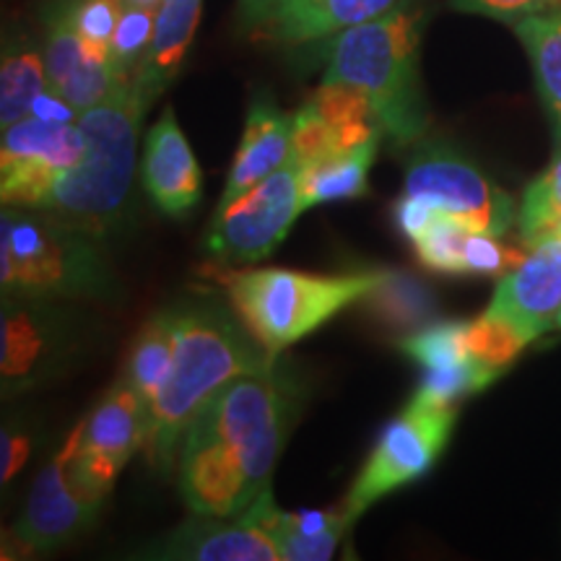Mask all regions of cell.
I'll use <instances>...</instances> for the list:
<instances>
[{"instance_id": "obj_3", "label": "cell", "mask_w": 561, "mask_h": 561, "mask_svg": "<svg viewBox=\"0 0 561 561\" xmlns=\"http://www.w3.org/2000/svg\"><path fill=\"white\" fill-rule=\"evenodd\" d=\"M149 104L133 83L79 115L83 157L62 172L34 210L104 234L121 224L133 198L136 182L138 128Z\"/></svg>"}, {"instance_id": "obj_16", "label": "cell", "mask_w": 561, "mask_h": 561, "mask_svg": "<svg viewBox=\"0 0 561 561\" xmlns=\"http://www.w3.org/2000/svg\"><path fill=\"white\" fill-rule=\"evenodd\" d=\"M140 180L164 216L185 219L201 203L203 174L174 112L167 107L146 136Z\"/></svg>"}, {"instance_id": "obj_21", "label": "cell", "mask_w": 561, "mask_h": 561, "mask_svg": "<svg viewBox=\"0 0 561 561\" xmlns=\"http://www.w3.org/2000/svg\"><path fill=\"white\" fill-rule=\"evenodd\" d=\"M403 5L405 0H307L278 13L261 32L284 45H305L388 16Z\"/></svg>"}, {"instance_id": "obj_9", "label": "cell", "mask_w": 561, "mask_h": 561, "mask_svg": "<svg viewBox=\"0 0 561 561\" xmlns=\"http://www.w3.org/2000/svg\"><path fill=\"white\" fill-rule=\"evenodd\" d=\"M403 195L430 203L473 231L504 237L515 224V203L486 174L447 146H424L411 159Z\"/></svg>"}, {"instance_id": "obj_31", "label": "cell", "mask_w": 561, "mask_h": 561, "mask_svg": "<svg viewBox=\"0 0 561 561\" xmlns=\"http://www.w3.org/2000/svg\"><path fill=\"white\" fill-rule=\"evenodd\" d=\"M471 231L473 229L450 219V216H439L413 242L421 265L434 273H445V276H462V255H466V242Z\"/></svg>"}, {"instance_id": "obj_25", "label": "cell", "mask_w": 561, "mask_h": 561, "mask_svg": "<svg viewBox=\"0 0 561 561\" xmlns=\"http://www.w3.org/2000/svg\"><path fill=\"white\" fill-rule=\"evenodd\" d=\"M47 87L45 55L32 45H5L0 68V125L11 128L32 115L34 104Z\"/></svg>"}, {"instance_id": "obj_33", "label": "cell", "mask_w": 561, "mask_h": 561, "mask_svg": "<svg viewBox=\"0 0 561 561\" xmlns=\"http://www.w3.org/2000/svg\"><path fill=\"white\" fill-rule=\"evenodd\" d=\"M76 32L94 47L110 50L112 34L125 11V0H58Z\"/></svg>"}, {"instance_id": "obj_24", "label": "cell", "mask_w": 561, "mask_h": 561, "mask_svg": "<svg viewBox=\"0 0 561 561\" xmlns=\"http://www.w3.org/2000/svg\"><path fill=\"white\" fill-rule=\"evenodd\" d=\"M174 356V307L161 310L140 328L133 341L128 362H125L123 382L136 392L146 409L153 403L157 392L170 375Z\"/></svg>"}, {"instance_id": "obj_32", "label": "cell", "mask_w": 561, "mask_h": 561, "mask_svg": "<svg viewBox=\"0 0 561 561\" xmlns=\"http://www.w3.org/2000/svg\"><path fill=\"white\" fill-rule=\"evenodd\" d=\"M157 11L159 9H149V5H125L110 42V60L123 76L133 79L138 62L149 50L153 26H157Z\"/></svg>"}, {"instance_id": "obj_17", "label": "cell", "mask_w": 561, "mask_h": 561, "mask_svg": "<svg viewBox=\"0 0 561 561\" xmlns=\"http://www.w3.org/2000/svg\"><path fill=\"white\" fill-rule=\"evenodd\" d=\"M161 559L191 561H278L273 538L248 512L234 517H203L182 525L157 553ZM284 561V559H280Z\"/></svg>"}, {"instance_id": "obj_26", "label": "cell", "mask_w": 561, "mask_h": 561, "mask_svg": "<svg viewBox=\"0 0 561 561\" xmlns=\"http://www.w3.org/2000/svg\"><path fill=\"white\" fill-rule=\"evenodd\" d=\"M371 318L390 328H419L434 318V294L419 278L401 271H388L377 289L364 299Z\"/></svg>"}, {"instance_id": "obj_19", "label": "cell", "mask_w": 561, "mask_h": 561, "mask_svg": "<svg viewBox=\"0 0 561 561\" xmlns=\"http://www.w3.org/2000/svg\"><path fill=\"white\" fill-rule=\"evenodd\" d=\"M291 136L294 115H286L268 96L257 94L250 104L242 144L231 161L227 187H224L219 203L237 198L248 187L278 172L291 159Z\"/></svg>"}, {"instance_id": "obj_40", "label": "cell", "mask_w": 561, "mask_h": 561, "mask_svg": "<svg viewBox=\"0 0 561 561\" xmlns=\"http://www.w3.org/2000/svg\"><path fill=\"white\" fill-rule=\"evenodd\" d=\"M557 325L561 328V312H559V318H557Z\"/></svg>"}, {"instance_id": "obj_28", "label": "cell", "mask_w": 561, "mask_h": 561, "mask_svg": "<svg viewBox=\"0 0 561 561\" xmlns=\"http://www.w3.org/2000/svg\"><path fill=\"white\" fill-rule=\"evenodd\" d=\"M523 244L541 240L546 234H561V153L551 161L536 182H530L517 210Z\"/></svg>"}, {"instance_id": "obj_1", "label": "cell", "mask_w": 561, "mask_h": 561, "mask_svg": "<svg viewBox=\"0 0 561 561\" xmlns=\"http://www.w3.org/2000/svg\"><path fill=\"white\" fill-rule=\"evenodd\" d=\"M291 409L276 367L229 382L193 419L178 455L180 494L193 515H242L271 489Z\"/></svg>"}, {"instance_id": "obj_34", "label": "cell", "mask_w": 561, "mask_h": 561, "mask_svg": "<svg viewBox=\"0 0 561 561\" xmlns=\"http://www.w3.org/2000/svg\"><path fill=\"white\" fill-rule=\"evenodd\" d=\"M450 3L458 11L479 13V16L504 21V24H517V21L533 16V13L553 9L561 0H450Z\"/></svg>"}, {"instance_id": "obj_6", "label": "cell", "mask_w": 561, "mask_h": 561, "mask_svg": "<svg viewBox=\"0 0 561 561\" xmlns=\"http://www.w3.org/2000/svg\"><path fill=\"white\" fill-rule=\"evenodd\" d=\"M385 268L318 276L286 268L219 271L216 280L231 310L265 351L278 356L328 320L364 301L385 278Z\"/></svg>"}, {"instance_id": "obj_22", "label": "cell", "mask_w": 561, "mask_h": 561, "mask_svg": "<svg viewBox=\"0 0 561 561\" xmlns=\"http://www.w3.org/2000/svg\"><path fill=\"white\" fill-rule=\"evenodd\" d=\"M380 144H367L362 149L331 153V157L299 167L301 210L320 203L362 198L369 193V167Z\"/></svg>"}, {"instance_id": "obj_14", "label": "cell", "mask_w": 561, "mask_h": 561, "mask_svg": "<svg viewBox=\"0 0 561 561\" xmlns=\"http://www.w3.org/2000/svg\"><path fill=\"white\" fill-rule=\"evenodd\" d=\"M45 24L47 32L42 55H45L47 87L79 115L128 87L130 76H123L112 66L110 50L94 47L70 26L60 3L47 11Z\"/></svg>"}, {"instance_id": "obj_12", "label": "cell", "mask_w": 561, "mask_h": 561, "mask_svg": "<svg viewBox=\"0 0 561 561\" xmlns=\"http://www.w3.org/2000/svg\"><path fill=\"white\" fill-rule=\"evenodd\" d=\"M55 299L3 297L0 318V375L3 396L47 380L70 348V318Z\"/></svg>"}, {"instance_id": "obj_7", "label": "cell", "mask_w": 561, "mask_h": 561, "mask_svg": "<svg viewBox=\"0 0 561 561\" xmlns=\"http://www.w3.org/2000/svg\"><path fill=\"white\" fill-rule=\"evenodd\" d=\"M299 214V164L291 157L271 178L219 203L206 234L208 255L234 268L261 263L286 240Z\"/></svg>"}, {"instance_id": "obj_11", "label": "cell", "mask_w": 561, "mask_h": 561, "mask_svg": "<svg viewBox=\"0 0 561 561\" xmlns=\"http://www.w3.org/2000/svg\"><path fill=\"white\" fill-rule=\"evenodd\" d=\"M83 133L76 123L30 115L3 130L0 198L3 206L37 208L62 172L83 157Z\"/></svg>"}, {"instance_id": "obj_30", "label": "cell", "mask_w": 561, "mask_h": 561, "mask_svg": "<svg viewBox=\"0 0 561 561\" xmlns=\"http://www.w3.org/2000/svg\"><path fill=\"white\" fill-rule=\"evenodd\" d=\"M525 346L528 341L523 333L496 314L483 312L479 320L468 322V351L483 367L494 371L507 369Z\"/></svg>"}, {"instance_id": "obj_27", "label": "cell", "mask_w": 561, "mask_h": 561, "mask_svg": "<svg viewBox=\"0 0 561 561\" xmlns=\"http://www.w3.org/2000/svg\"><path fill=\"white\" fill-rule=\"evenodd\" d=\"M500 377V371L483 367L476 359L453 364V367H437V369H424L416 392L411 396L409 405L421 411H445L455 409V403L462 398L473 396L486 388Z\"/></svg>"}, {"instance_id": "obj_36", "label": "cell", "mask_w": 561, "mask_h": 561, "mask_svg": "<svg viewBox=\"0 0 561 561\" xmlns=\"http://www.w3.org/2000/svg\"><path fill=\"white\" fill-rule=\"evenodd\" d=\"M439 216L445 214H439L437 208L430 206V203L411 198V195H401V198L396 201V206H392V219H396L398 229L403 231L405 240L411 242H416Z\"/></svg>"}, {"instance_id": "obj_38", "label": "cell", "mask_w": 561, "mask_h": 561, "mask_svg": "<svg viewBox=\"0 0 561 561\" xmlns=\"http://www.w3.org/2000/svg\"><path fill=\"white\" fill-rule=\"evenodd\" d=\"M301 3H307V0H276V9H273V16H271V21L276 19L278 13L289 11V9H294V5H301Z\"/></svg>"}, {"instance_id": "obj_23", "label": "cell", "mask_w": 561, "mask_h": 561, "mask_svg": "<svg viewBox=\"0 0 561 561\" xmlns=\"http://www.w3.org/2000/svg\"><path fill=\"white\" fill-rule=\"evenodd\" d=\"M512 26L530 58L538 94L561 133V3Z\"/></svg>"}, {"instance_id": "obj_20", "label": "cell", "mask_w": 561, "mask_h": 561, "mask_svg": "<svg viewBox=\"0 0 561 561\" xmlns=\"http://www.w3.org/2000/svg\"><path fill=\"white\" fill-rule=\"evenodd\" d=\"M201 11L203 0H161L151 45L130 79L133 89L149 107L178 79L198 30Z\"/></svg>"}, {"instance_id": "obj_39", "label": "cell", "mask_w": 561, "mask_h": 561, "mask_svg": "<svg viewBox=\"0 0 561 561\" xmlns=\"http://www.w3.org/2000/svg\"><path fill=\"white\" fill-rule=\"evenodd\" d=\"M125 5H149V9H159L161 0H125Z\"/></svg>"}, {"instance_id": "obj_15", "label": "cell", "mask_w": 561, "mask_h": 561, "mask_svg": "<svg viewBox=\"0 0 561 561\" xmlns=\"http://www.w3.org/2000/svg\"><path fill=\"white\" fill-rule=\"evenodd\" d=\"M489 314L507 320L525 341L557 325L561 312V234L530 242L528 252L507 276L500 278Z\"/></svg>"}, {"instance_id": "obj_35", "label": "cell", "mask_w": 561, "mask_h": 561, "mask_svg": "<svg viewBox=\"0 0 561 561\" xmlns=\"http://www.w3.org/2000/svg\"><path fill=\"white\" fill-rule=\"evenodd\" d=\"M32 455V434L19 424H5L0 432V479L3 486L26 466Z\"/></svg>"}, {"instance_id": "obj_13", "label": "cell", "mask_w": 561, "mask_h": 561, "mask_svg": "<svg viewBox=\"0 0 561 561\" xmlns=\"http://www.w3.org/2000/svg\"><path fill=\"white\" fill-rule=\"evenodd\" d=\"M83 424L70 434L60 453L42 468L32 483L26 510L13 530L16 541L30 551H55L68 546L76 536L91 528L96 517V507L83 500L73 489L68 476V466L79 450Z\"/></svg>"}, {"instance_id": "obj_10", "label": "cell", "mask_w": 561, "mask_h": 561, "mask_svg": "<svg viewBox=\"0 0 561 561\" xmlns=\"http://www.w3.org/2000/svg\"><path fill=\"white\" fill-rule=\"evenodd\" d=\"M149 409L123 380L83 421L79 450L68 466L73 489L100 510L136 450H144Z\"/></svg>"}, {"instance_id": "obj_8", "label": "cell", "mask_w": 561, "mask_h": 561, "mask_svg": "<svg viewBox=\"0 0 561 561\" xmlns=\"http://www.w3.org/2000/svg\"><path fill=\"white\" fill-rule=\"evenodd\" d=\"M455 409L421 411L405 405L398 419L385 426L356 481L343 500L351 520H359L371 504L392 491L409 486L437 462L450 442Z\"/></svg>"}, {"instance_id": "obj_37", "label": "cell", "mask_w": 561, "mask_h": 561, "mask_svg": "<svg viewBox=\"0 0 561 561\" xmlns=\"http://www.w3.org/2000/svg\"><path fill=\"white\" fill-rule=\"evenodd\" d=\"M273 9H276V0H240L244 26H255V30H263L268 24Z\"/></svg>"}, {"instance_id": "obj_5", "label": "cell", "mask_w": 561, "mask_h": 561, "mask_svg": "<svg viewBox=\"0 0 561 561\" xmlns=\"http://www.w3.org/2000/svg\"><path fill=\"white\" fill-rule=\"evenodd\" d=\"M3 297L100 299L115 294L96 234L32 208L3 206L0 216Z\"/></svg>"}, {"instance_id": "obj_18", "label": "cell", "mask_w": 561, "mask_h": 561, "mask_svg": "<svg viewBox=\"0 0 561 561\" xmlns=\"http://www.w3.org/2000/svg\"><path fill=\"white\" fill-rule=\"evenodd\" d=\"M248 515L255 520L268 536L276 541L280 559L284 561H325L339 549L343 536L351 530V520L346 510L322 512V510H301L284 512L273 502V491H263L255 502L250 504Z\"/></svg>"}, {"instance_id": "obj_29", "label": "cell", "mask_w": 561, "mask_h": 561, "mask_svg": "<svg viewBox=\"0 0 561 561\" xmlns=\"http://www.w3.org/2000/svg\"><path fill=\"white\" fill-rule=\"evenodd\" d=\"M401 346L424 369L453 367V364L473 359L471 351H468V322L460 320L424 325L419 333L403 339Z\"/></svg>"}, {"instance_id": "obj_4", "label": "cell", "mask_w": 561, "mask_h": 561, "mask_svg": "<svg viewBox=\"0 0 561 561\" xmlns=\"http://www.w3.org/2000/svg\"><path fill=\"white\" fill-rule=\"evenodd\" d=\"M421 11L398 9L335 34L325 81L346 83L367 96L385 138L405 146L424 136L426 104L419 79Z\"/></svg>"}, {"instance_id": "obj_2", "label": "cell", "mask_w": 561, "mask_h": 561, "mask_svg": "<svg viewBox=\"0 0 561 561\" xmlns=\"http://www.w3.org/2000/svg\"><path fill=\"white\" fill-rule=\"evenodd\" d=\"M271 369H276V356L229 310L210 301L174 307L172 367L146 419L144 450L151 466L170 471L193 419L229 382Z\"/></svg>"}]
</instances>
